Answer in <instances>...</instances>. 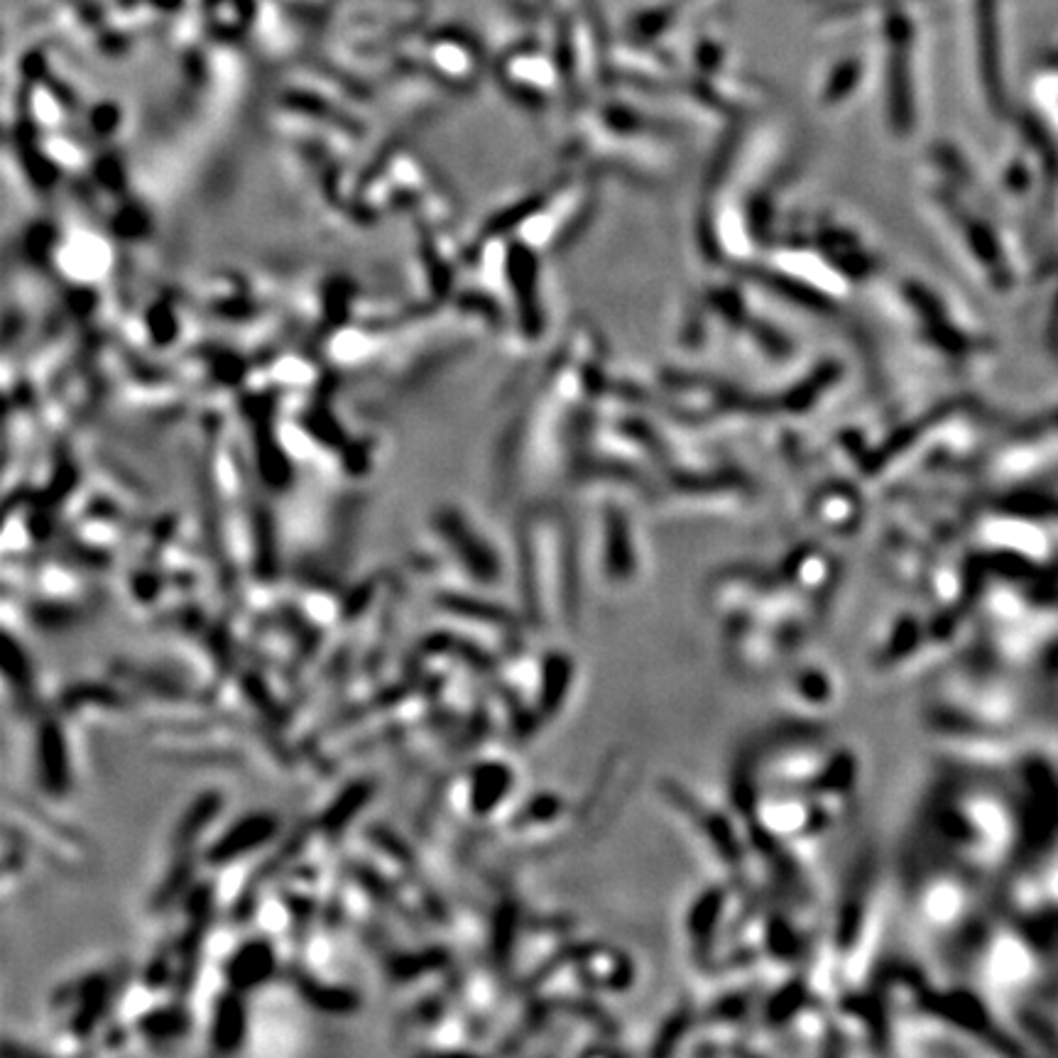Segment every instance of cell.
<instances>
[{"label": "cell", "instance_id": "cell-4", "mask_svg": "<svg viewBox=\"0 0 1058 1058\" xmlns=\"http://www.w3.org/2000/svg\"><path fill=\"white\" fill-rule=\"evenodd\" d=\"M502 785H506V775H502L500 767L483 769V773L476 775V796H473V804L481 811L496 806L492 801L500 796Z\"/></svg>", "mask_w": 1058, "mask_h": 1058}, {"label": "cell", "instance_id": "cell-1", "mask_svg": "<svg viewBox=\"0 0 1058 1058\" xmlns=\"http://www.w3.org/2000/svg\"><path fill=\"white\" fill-rule=\"evenodd\" d=\"M272 968H275V961H272L270 946H265V944H248V946H243L241 951L233 956L231 968H229V975H231V983L235 987H241V990H245V987H253V985L265 983L267 977H270Z\"/></svg>", "mask_w": 1058, "mask_h": 1058}, {"label": "cell", "instance_id": "cell-2", "mask_svg": "<svg viewBox=\"0 0 1058 1058\" xmlns=\"http://www.w3.org/2000/svg\"><path fill=\"white\" fill-rule=\"evenodd\" d=\"M272 830H275L272 818H267V816L245 818V820H241V826H235L231 834H226L221 838L219 848H214V858L216 860H231L235 855L248 853L251 848L260 846L263 840L270 838Z\"/></svg>", "mask_w": 1058, "mask_h": 1058}, {"label": "cell", "instance_id": "cell-3", "mask_svg": "<svg viewBox=\"0 0 1058 1058\" xmlns=\"http://www.w3.org/2000/svg\"><path fill=\"white\" fill-rule=\"evenodd\" d=\"M243 1007L233 997H226L214 1017V1046H219L221 1051H233L243 1042Z\"/></svg>", "mask_w": 1058, "mask_h": 1058}]
</instances>
